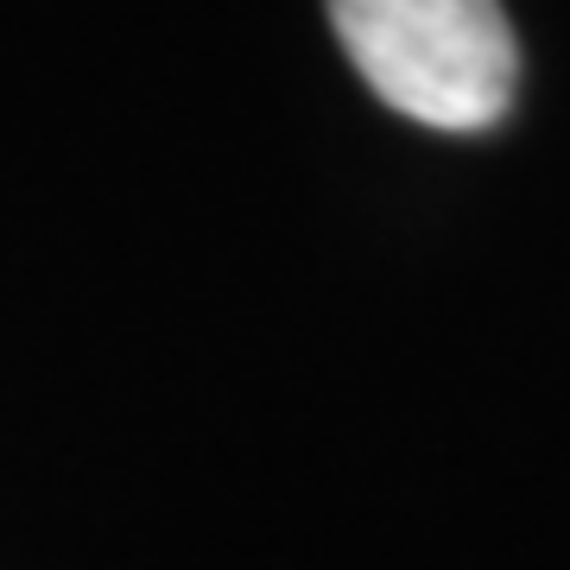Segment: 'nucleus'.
Instances as JSON below:
<instances>
[{"label": "nucleus", "mask_w": 570, "mask_h": 570, "mask_svg": "<svg viewBox=\"0 0 570 570\" xmlns=\"http://www.w3.org/2000/svg\"><path fill=\"white\" fill-rule=\"evenodd\" d=\"M355 77L419 127L489 134L520 96V39L501 0H324Z\"/></svg>", "instance_id": "nucleus-1"}]
</instances>
